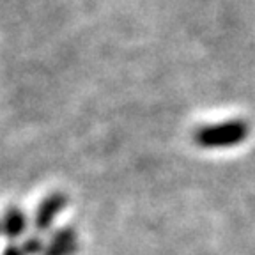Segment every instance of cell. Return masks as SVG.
<instances>
[{
    "mask_svg": "<svg viewBox=\"0 0 255 255\" xmlns=\"http://www.w3.org/2000/svg\"><path fill=\"white\" fill-rule=\"evenodd\" d=\"M44 247H46V243L41 238H37V236L27 238L23 243V250L27 255H43Z\"/></svg>",
    "mask_w": 255,
    "mask_h": 255,
    "instance_id": "cell-5",
    "label": "cell"
},
{
    "mask_svg": "<svg viewBox=\"0 0 255 255\" xmlns=\"http://www.w3.org/2000/svg\"><path fill=\"white\" fill-rule=\"evenodd\" d=\"M66 204H68V197L64 195V193H52V195H48L39 204L36 216H34V225H36L37 231L44 232L52 227L53 220L59 216V213L66 207Z\"/></svg>",
    "mask_w": 255,
    "mask_h": 255,
    "instance_id": "cell-2",
    "label": "cell"
},
{
    "mask_svg": "<svg viewBox=\"0 0 255 255\" xmlns=\"http://www.w3.org/2000/svg\"><path fill=\"white\" fill-rule=\"evenodd\" d=\"M78 250V236L73 227H62L53 232L44 247L43 255H75Z\"/></svg>",
    "mask_w": 255,
    "mask_h": 255,
    "instance_id": "cell-3",
    "label": "cell"
},
{
    "mask_svg": "<svg viewBox=\"0 0 255 255\" xmlns=\"http://www.w3.org/2000/svg\"><path fill=\"white\" fill-rule=\"evenodd\" d=\"M248 135V126L241 121H229V123L204 126L195 133V142L200 147H232L243 142Z\"/></svg>",
    "mask_w": 255,
    "mask_h": 255,
    "instance_id": "cell-1",
    "label": "cell"
},
{
    "mask_svg": "<svg viewBox=\"0 0 255 255\" xmlns=\"http://www.w3.org/2000/svg\"><path fill=\"white\" fill-rule=\"evenodd\" d=\"M2 255H27L23 250V247H18V245H9V247H5L4 254Z\"/></svg>",
    "mask_w": 255,
    "mask_h": 255,
    "instance_id": "cell-6",
    "label": "cell"
},
{
    "mask_svg": "<svg viewBox=\"0 0 255 255\" xmlns=\"http://www.w3.org/2000/svg\"><path fill=\"white\" fill-rule=\"evenodd\" d=\"M2 234L9 239H18L27 231V216L20 207H9L2 216Z\"/></svg>",
    "mask_w": 255,
    "mask_h": 255,
    "instance_id": "cell-4",
    "label": "cell"
},
{
    "mask_svg": "<svg viewBox=\"0 0 255 255\" xmlns=\"http://www.w3.org/2000/svg\"><path fill=\"white\" fill-rule=\"evenodd\" d=\"M0 234H2V225H0Z\"/></svg>",
    "mask_w": 255,
    "mask_h": 255,
    "instance_id": "cell-7",
    "label": "cell"
}]
</instances>
